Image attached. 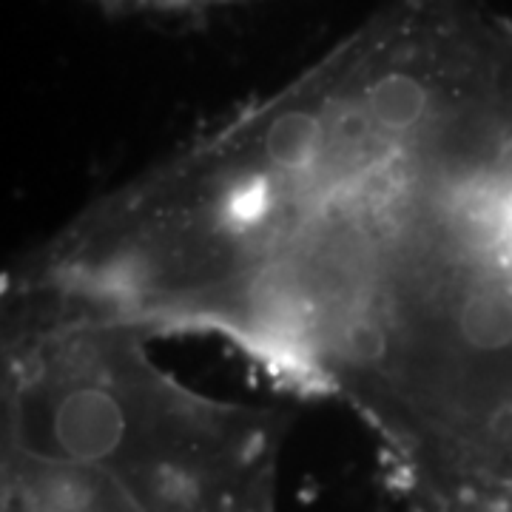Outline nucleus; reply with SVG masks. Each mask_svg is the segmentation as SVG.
I'll use <instances>...</instances> for the list:
<instances>
[{
    "label": "nucleus",
    "instance_id": "1",
    "mask_svg": "<svg viewBox=\"0 0 512 512\" xmlns=\"http://www.w3.org/2000/svg\"><path fill=\"white\" fill-rule=\"evenodd\" d=\"M3 512H146L86 461L3 444Z\"/></svg>",
    "mask_w": 512,
    "mask_h": 512
},
{
    "label": "nucleus",
    "instance_id": "2",
    "mask_svg": "<svg viewBox=\"0 0 512 512\" xmlns=\"http://www.w3.org/2000/svg\"><path fill=\"white\" fill-rule=\"evenodd\" d=\"M131 12H151V15H208L228 6H242L251 0H103Z\"/></svg>",
    "mask_w": 512,
    "mask_h": 512
}]
</instances>
